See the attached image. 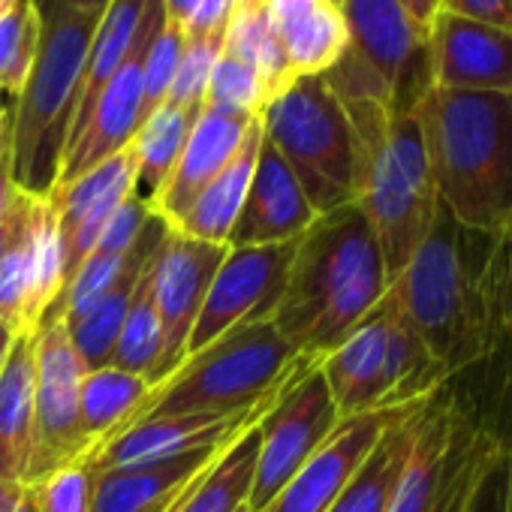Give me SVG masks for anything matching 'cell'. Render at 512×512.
I'll return each instance as SVG.
<instances>
[{
    "mask_svg": "<svg viewBox=\"0 0 512 512\" xmlns=\"http://www.w3.org/2000/svg\"><path fill=\"white\" fill-rule=\"evenodd\" d=\"M16 512H40V482L22 488V497L16 503Z\"/></svg>",
    "mask_w": 512,
    "mask_h": 512,
    "instance_id": "c3c4849f",
    "label": "cell"
},
{
    "mask_svg": "<svg viewBox=\"0 0 512 512\" xmlns=\"http://www.w3.org/2000/svg\"><path fill=\"white\" fill-rule=\"evenodd\" d=\"M136 154L124 148L91 172L58 184L49 196L58 208L61 253H64V287L97 250L109 217L136 193Z\"/></svg>",
    "mask_w": 512,
    "mask_h": 512,
    "instance_id": "ac0fdd59",
    "label": "cell"
},
{
    "mask_svg": "<svg viewBox=\"0 0 512 512\" xmlns=\"http://www.w3.org/2000/svg\"><path fill=\"white\" fill-rule=\"evenodd\" d=\"M232 434L211 440L205 446H196L190 452H181L175 458L97 473L94 494H91V512H166L172 506V500L190 485V479L232 440Z\"/></svg>",
    "mask_w": 512,
    "mask_h": 512,
    "instance_id": "7402d4cb",
    "label": "cell"
},
{
    "mask_svg": "<svg viewBox=\"0 0 512 512\" xmlns=\"http://www.w3.org/2000/svg\"><path fill=\"white\" fill-rule=\"evenodd\" d=\"M166 232H169V226L157 214H151L142 235H139V241L130 247L124 269H121L118 281L112 284V290L88 314H82L79 320H70V323L64 320L67 332H70V341H73V347L82 356L88 371L109 368V359H112V350H115L118 335L124 329L127 308H130L133 290L139 284V275L148 266L151 256L157 253V247L163 244Z\"/></svg>",
    "mask_w": 512,
    "mask_h": 512,
    "instance_id": "cb8c5ba5",
    "label": "cell"
},
{
    "mask_svg": "<svg viewBox=\"0 0 512 512\" xmlns=\"http://www.w3.org/2000/svg\"><path fill=\"white\" fill-rule=\"evenodd\" d=\"M305 362L314 359L299 356L281 338L272 320L238 326L205 350L187 356L163 383L151 386V392L133 410L121 431L169 416L244 413L272 398Z\"/></svg>",
    "mask_w": 512,
    "mask_h": 512,
    "instance_id": "52a82bcc",
    "label": "cell"
},
{
    "mask_svg": "<svg viewBox=\"0 0 512 512\" xmlns=\"http://www.w3.org/2000/svg\"><path fill=\"white\" fill-rule=\"evenodd\" d=\"M10 136H13V109L4 106V94H0V163L10 160Z\"/></svg>",
    "mask_w": 512,
    "mask_h": 512,
    "instance_id": "bcb514c9",
    "label": "cell"
},
{
    "mask_svg": "<svg viewBox=\"0 0 512 512\" xmlns=\"http://www.w3.org/2000/svg\"><path fill=\"white\" fill-rule=\"evenodd\" d=\"M320 374L341 419L419 404L449 383L389 293L365 323L320 362Z\"/></svg>",
    "mask_w": 512,
    "mask_h": 512,
    "instance_id": "9c48e42d",
    "label": "cell"
},
{
    "mask_svg": "<svg viewBox=\"0 0 512 512\" xmlns=\"http://www.w3.org/2000/svg\"><path fill=\"white\" fill-rule=\"evenodd\" d=\"M263 0H235V7H260Z\"/></svg>",
    "mask_w": 512,
    "mask_h": 512,
    "instance_id": "f5cc1de1",
    "label": "cell"
},
{
    "mask_svg": "<svg viewBox=\"0 0 512 512\" xmlns=\"http://www.w3.org/2000/svg\"><path fill=\"white\" fill-rule=\"evenodd\" d=\"M25 211H28V196L19 193L16 202H13V208H10L4 217H0V263H4V256H7L10 244L16 241V235H19V229H22Z\"/></svg>",
    "mask_w": 512,
    "mask_h": 512,
    "instance_id": "b9f144b4",
    "label": "cell"
},
{
    "mask_svg": "<svg viewBox=\"0 0 512 512\" xmlns=\"http://www.w3.org/2000/svg\"><path fill=\"white\" fill-rule=\"evenodd\" d=\"M226 244L196 241L178 232H166L157 256H154V302L160 317V353L148 386L163 383L184 359L193 323L202 311L205 293L226 256Z\"/></svg>",
    "mask_w": 512,
    "mask_h": 512,
    "instance_id": "5bb4252c",
    "label": "cell"
},
{
    "mask_svg": "<svg viewBox=\"0 0 512 512\" xmlns=\"http://www.w3.org/2000/svg\"><path fill=\"white\" fill-rule=\"evenodd\" d=\"M296 241L269 247H229L193 323L187 356L205 350L226 332L272 320L290 275Z\"/></svg>",
    "mask_w": 512,
    "mask_h": 512,
    "instance_id": "4fadbf2b",
    "label": "cell"
},
{
    "mask_svg": "<svg viewBox=\"0 0 512 512\" xmlns=\"http://www.w3.org/2000/svg\"><path fill=\"white\" fill-rule=\"evenodd\" d=\"M160 4H163V13H166V19L184 31V25L193 19V13L199 10L202 0H160Z\"/></svg>",
    "mask_w": 512,
    "mask_h": 512,
    "instance_id": "7bdbcfd3",
    "label": "cell"
},
{
    "mask_svg": "<svg viewBox=\"0 0 512 512\" xmlns=\"http://www.w3.org/2000/svg\"><path fill=\"white\" fill-rule=\"evenodd\" d=\"M148 4H151V0H109L106 13L97 22L91 49H88V61H85V73H82V85H79V103H76L70 136L85 124V118L97 106L103 88L118 73V67L127 61V55H130V49H133V43L139 37Z\"/></svg>",
    "mask_w": 512,
    "mask_h": 512,
    "instance_id": "f1b7e54d",
    "label": "cell"
},
{
    "mask_svg": "<svg viewBox=\"0 0 512 512\" xmlns=\"http://www.w3.org/2000/svg\"><path fill=\"white\" fill-rule=\"evenodd\" d=\"M256 118L202 109L169 181L163 184L157 199L148 205L151 214H157L166 226H172L193 205V199L205 190V184L235 157L238 145L244 142Z\"/></svg>",
    "mask_w": 512,
    "mask_h": 512,
    "instance_id": "44dd1931",
    "label": "cell"
},
{
    "mask_svg": "<svg viewBox=\"0 0 512 512\" xmlns=\"http://www.w3.org/2000/svg\"><path fill=\"white\" fill-rule=\"evenodd\" d=\"M199 112H190V109H178L172 103H163L160 109H154L142 127L136 130L130 148L136 154V169H139V178H136V196H142L148 205L157 199V193L163 190V184L169 181L184 145H187V136L196 124Z\"/></svg>",
    "mask_w": 512,
    "mask_h": 512,
    "instance_id": "4dcf8cb0",
    "label": "cell"
},
{
    "mask_svg": "<svg viewBox=\"0 0 512 512\" xmlns=\"http://www.w3.org/2000/svg\"><path fill=\"white\" fill-rule=\"evenodd\" d=\"M398 4H401L422 28H431V22H434L437 13H440V0H398Z\"/></svg>",
    "mask_w": 512,
    "mask_h": 512,
    "instance_id": "ee69618b",
    "label": "cell"
},
{
    "mask_svg": "<svg viewBox=\"0 0 512 512\" xmlns=\"http://www.w3.org/2000/svg\"><path fill=\"white\" fill-rule=\"evenodd\" d=\"M163 22H166L163 4L160 0H151L127 61L109 79V85L103 88V94H100L97 106L91 109V115L85 118V124L70 136V142L64 148L58 184H67V181L91 172L94 166L106 163L109 157L121 154L124 148H130L136 130L142 127V61H145V52Z\"/></svg>",
    "mask_w": 512,
    "mask_h": 512,
    "instance_id": "9a60e30c",
    "label": "cell"
},
{
    "mask_svg": "<svg viewBox=\"0 0 512 512\" xmlns=\"http://www.w3.org/2000/svg\"><path fill=\"white\" fill-rule=\"evenodd\" d=\"M350 46L323 73L341 103H377L413 112L428 82V28L398 0H341Z\"/></svg>",
    "mask_w": 512,
    "mask_h": 512,
    "instance_id": "30bf717a",
    "label": "cell"
},
{
    "mask_svg": "<svg viewBox=\"0 0 512 512\" xmlns=\"http://www.w3.org/2000/svg\"><path fill=\"white\" fill-rule=\"evenodd\" d=\"M386 293L389 272L380 244L353 202L317 214L296 241L272 323L299 356L323 362L365 323Z\"/></svg>",
    "mask_w": 512,
    "mask_h": 512,
    "instance_id": "7a4b0ae2",
    "label": "cell"
},
{
    "mask_svg": "<svg viewBox=\"0 0 512 512\" xmlns=\"http://www.w3.org/2000/svg\"><path fill=\"white\" fill-rule=\"evenodd\" d=\"M509 332H512V244H509Z\"/></svg>",
    "mask_w": 512,
    "mask_h": 512,
    "instance_id": "816d5d0a",
    "label": "cell"
},
{
    "mask_svg": "<svg viewBox=\"0 0 512 512\" xmlns=\"http://www.w3.org/2000/svg\"><path fill=\"white\" fill-rule=\"evenodd\" d=\"M440 13L482 25L512 28V0H440Z\"/></svg>",
    "mask_w": 512,
    "mask_h": 512,
    "instance_id": "60d3db41",
    "label": "cell"
},
{
    "mask_svg": "<svg viewBox=\"0 0 512 512\" xmlns=\"http://www.w3.org/2000/svg\"><path fill=\"white\" fill-rule=\"evenodd\" d=\"M148 392V380L127 371L100 368L85 374L79 389V431L91 458L124 428V422L133 416Z\"/></svg>",
    "mask_w": 512,
    "mask_h": 512,
    "instance_id": "f546056e",
    "label": "cell"
},
{
    "mask_svg": "<svg viewBox=\"0 0 512 512\" xmlns=\"http://www.w3.org/2000/svg\"><path fill=\"white\" fill-rule=\"evenodd\" d=\"M34 7L40 13V49L13 106L10 175L19 193L40 199L58 184L100 19L79 13L73 0H34Z\"/></svg>",
    "mask_w": 512,
    "mask_h": 512,
    "instance_id": "8992f818",
    "label": "cell"
},
{
    "mask_svg": "<svg viewBox=\"0 0 512 512\" xmlns=\"http://www.w3.org/2000/svg\"><path fill=\"white\" fill-rule=\"evenodd\" d=\"M16 196H19V190H16L13 175H10V160H4V163H0V217L13 208Z\"/></svg>",
    "mask_w": 512,
    "mask_h": 512,
    "instance_id": "f6af8a7d",
    "label": "cell"
},
{
    "mask_svg": "<svg viewBox=\"0 0 512 512\" xmlns=\"http://www.w3.org/2000/svg\"><path fill=\"white\" fill-rule=\"evenodd\" d=\"M223 52L244 61L250 70H256V76L263 79V85L269 91V100L275 94H281L296 79L293 67L287 61V52H284L263 4L260 7H232V16L223 31Z\"/></svg>",
    "mask_w": 512,
    "mask_h": 512,
    "instance_id": "1f68e13d",
    "label": "cell"
},
{
    "mask_svg": "<svg viewBox=\"0 0 512 512\" xmlns=\"http://www.w3.org/2000/svg\"><path fill=\"white\" fill-rule=\"evenodd\" d=\"M293 76L329 73L350 46L338 0H263Z\"/></svg>",
    "mask_w": 512,
    "mask_h": 512,
    "instance_id": "603a6c76",
    "label": "cell"
},
{
    "mask_svg": "<svg viewBox=\"0 0 512 512\" xmlns=\"http://www.w3.org/2000/svg\"><path fill=\"white\" fill-rule=\"evenodd\" d=\"M154 256H151L148 266L139 275V284H136L133 299H130V308H127L124 329H121L118 344H115L112 359H109V368L127 371V374H136V377H145V380L151 377L154 362H157V353H160V317H157L154 281H151Z\"/></svg>",
    "mask_w": 512,
    "mask_h": 512,
    "instance_id": "d6a6232c",
    "label": "cell"
},
{
    "mask_svg": "<svg viewBox=\"0 0 512 512\" xmlns=\"http://www.w3.org/2000/svg\"><path fill=\"white\" fill-rule=\"evenodd\" d=\"M148 217H151L148 202H145L142 196L133 193V196L109 217V223H106V229H103L100 244H97L94 253H106V256H124V253H130V247L139 241V235H142Z\"/></svg>",
    "mask_w": 512,
    "mask_h": 512,
    "instance_id": "ab89813d",
    "label": "cell"
},
{
    "mask_svg": "<svg viewBox=\"0 0 512 512\" xmlns=\"http://www.w3.org/2000/svg\"><path fill=\"white\" fill-rule=\"evenodd\" d=\"M500 467L494 407L479 380L461 374L425 404L389 512H473Z\"/></svg>",
    "mask_w": 512,
    "mask_h": 512,
    "instance_id": "277c9868",
    "label": "cell"
},
{
    "mask_svg": "<svg viewBox=\"0 0 512 512\" xmlns=\"http://www.w3.org/2000/svg\"><path fill=\"white\" fill-rule=\"evenodd\" d=\"M263 419V416H260ZM260 419L247 422L190 479L166 512H238L247 506L260 458Z\"/></svg>",
    "mask_w": 512,
    "mask_h": 512,
    "instance_id": "484cf974",
    "label": "cell"
},
{
    "mask_svg": "<svg viewBox=\"0 0 512 512\" xmlns=\"http://www.w3.org/2000/svg\"><path fill=\"white\" fill-rule=\"evenodd\" d=\"M428 401L407 407L383 431V437L377 440V446L362 461V467L347 482V488L341 491V497L335 500V506L329 512H389L392 497L398 491V482L404 476V467H407L416 431H419L422 410H425Z\"/></svg>",
    "mask_w": 512,
    "mask_h": 512,
    "instance_id": "83f0119b",
    "label": "cell"
},
{
    "mask_svg": "<svg viewBox=\"0 0 512 512\" xmlns=\"http://www.w3.org/2000/svg\"><path fill=\"white\" fill-rule=\"evenodd\" d=\"M40 49V13L34 0H13L0 10V94L19 97Z\"/></svg>",
    "mask_w": 512,
    "mask_h": 512,
    "instance_id": "836d02e7",
    "label": "cell"
},
{
    "mask_svg": "<svg viewBox=\"0 0 512 512\" xmlns=\"http://www.w3.org/2000/svg\"><path fill=\"white\" fill-rule=\"evenodd\" d=\"M94 479L97 470L91 458L55 470L40 482V512H91Z\"/></svg>",
    "mask_w": 512,
    "mask_h": 512,
    "instance_id": "f35d334b",
    "label": "cell"
},
{
    "mask_svg": "<svg viewBox=\"0 0 512 512\" xmlns=\"http://www.w3.org/2000/svg\"><path fill=\"white\" fill-rule=\"evenodd\" d=\"M407 407L371 410L341 419V425L329 434V440L302 464V470L281 488V494L263 512H329L341 497V491L347 488V482L362 467V461L371 455L383 431Z\"/></svg>",
    "mask_w": 512,
    "mask_h": 512,
    "instance_id": "e0dca14e",
    "label": "cell"
},
{
    "mask_svg": "<svg viewBox=\"0 0 512 512\" xmlns=\"http://www.w3.org/2000/svg\"><path fill=\"white\" fill-rule=\"evenodd\" d=\"M275 395L266 398L263 404L244 410V413H235V416L190 413V416H169V419H151V422L130 425L127 431H121L118 437H112L106 446H100L94 452V458H91L94 470L106 473V470L139 467V464L175 458L181 452H190V449L205 446L211 440H220V437L232 434L235 428H241L244 422L263 416L269 410V404L275 401Z\"/></svg>",
    "mask_w": 512,
    "mask_h": 512,
    "instance_id": "ffe728a7",
    "label": "cell"
},
{
    "mask_svg": "<svg viewBox=\"0 0 512 512\" xmlns=\"http://www.w3.org/2000/svg\"><path fill=\"white\" fill-rule=\"evenodd\" d=\"M10 4H13V0H0V10H7Z\"/></svg>",
    "mask_w": 512,
    "mask_h": 512,
    "instance_id": "db71d44e",
    "label": "cell"
},
{
    "mask_svg": "<svg viewBox=\"0 0 512 512\" xmlns=\"http://www.w3.org/2000/svg\"><path fill=\"white\" fill-rule=\"evenodd\" d=\"M509 244L461 226L443 208L389 296L449 380L512 347Z\"/></svg>",
    "mask_w": 512,
    "mask_h": 512,
    "instance_id": "6da1fadb",
    "label": "cell"
},
{
    "mask_svg": "<svg viewBox=\"0 0 512 512\" xmlns=\"http://www.w3.org/2000/svg\"><path fill=\"white\" fill-rule=\"evenodd\" d=\"M263 139L281 154L317 214L356 202L359 139L323 76H299L263 112Z\"/></svg>",
    "mask_w": 512,
    "mask_h": 512,
    "instance_id": "ba28073f",
    "label": "cell"
},
{
    "mask_svg": "<svg viewBox=\"0 0 512 512\" xmlns=\"http://www.w3.org/2000/svg\"><path fill=\"white\" fill-rule=\"evenodd\" d=\"M238 512H250V509H247V506H244V509H238Z\"/></svg>",
    "mask_w": 512,
    "mask_h": 512,
    "instance_id": "11a10c76",
    "label": "cell"
},
{
    "mask_svg": "<svg viewBox=\"0 0 512 512\" xmlns=\"http://www.w3.org/2000/svg\"><path fill=\"white\" fill-rule=\"evenodd\" d=\"M266 100H269V91H266L263 79L256 76V70H250L244 61H238L220 49V55L211 67V76H208L202 109L256 118L263 112Z\"/></svg>",
    "mask_w": 512,
    "mask_h": 512,
    "instance_id": "e575fe53",
    "label": "cell"
},
{
    "mask_svg": "<svg viewBox=\"0 0 512 512\" xmlns=\"http://www.w3.org/2000/svg\"><path fill=\"white\" fill-rule=\"evenodd\" d=\"M440 208L512 238V94L428 88L413 106Z\"/></svg>",
    "mask_w": 512,
    "mask_h": 512,
    "instance_id": "3957f363",
    "label": "cell"
},
{
    "mask_svg": "<svg viewBox=\"0 0 512 512\" xmlns=\"http://www.w3.org/2000/svg\"><path fill=\"white\" fill-rule=\"evenodd\" d=\"M359 139L356 205L362 208L389 272V284L428 238L440 199L413 112L344 103Z\"/></svg>",
    "mask_w": 512,
    "mask_h": 512,
    "instance_id": "5b68a950",
    "label": "cell"
},
{
    "mask_svg": "<svg viewBox=\"0 0 512 512\" xmlns=\"http://www.w3.org/2000/svg\"><path fill=\"white\" fill-rule=\"evenodd\" d=\"M184 52V31L169 19L154 34L142 61V121L169 100V88Z\"/></svg>",
    "mask_w": 512,
    "mask_h": 512,
    "instance_id": "8d00e7d4",
    "label": "cell"
},
{
    "mask_svg": "<svg viewBox=\"0 0 512 512\" xmlns=\"http://www.w3.org/2000/svg\"><path fill=\"white\" fill-rule=\"evenodd\" d=\"M428 82L443 91L512 94V28L437 13L428 28Z\"/></svg>",
    "mask_w": 512,
    "mask_h": 512,
    "instance_id": "2e32d148",
    "label": "cell"
},
{
    "mask_svg": "<svg viewBox=\"0 0 512 512\" xmlns=\"http://www.w3.org/2000/svg\"><path fill=\"white\" fill-rule=\"evenodd\" d=\"M479 380L485 398L494 407V419L503 440V494H500V512H512V347L491 359L488 365L467 371Z\"/></svg>",
    "mask_w": 512,
    "mask_h": 512,
    "instance_id": "d590c367",
    "label": "cell"
},
{
    "mask_svg": "<svg viewBox=\"0 0 512 512\" xmlns=\"http://www.w3.org/2000/svg\"><path fill=\"white\" fill-rule=\"evenodd\" d=\"M220 49H223V37H208V40H187L184 37V52H181V61H178L166 103H172L178 109L202 112L208 76H211V67H214Z\"/></svg>",
    "mask_w": 512,
    "mask_h": 512,
    "instance_id": "74e56055",
    "label": "cell"
},
{
    "mask_svg": "<svg viewBox=\"0 0 512 512\" xmlns=\"http://www.w3.org/2000/svg\"><path fill=\"white\" fill-rule=\"evenodd\" d=\"M338 4H341V0H338Z\"/></svg>",
    "mask_w": 512,
    "mask_h": 512,
    "instance_id": "9f6ffc18",
    "label": "cell"
},
{
    "mask_svg": "<svg viewBox=\"0 0 512 512\" xmlns=\"http://www.w3.org/2000/svg\"><path fill=\"white\" fill-rule=\"evenodd\" d=\"M260 145H263V124H260V118H256L250 124L244 142L238 145L235 157L205 184V190L193 199V205L169 229L178 235L196 238V241L229 247V232L241 214Z\"/></svg>",
    "mask_w": 512,
    "mask_h": 512,
    "instance_id": "d4e9b609",
    "label": "cell"
},
{
    "mask_svg": "<svg viewBox=\"0 0 512 512\" xmlns=\"http://www.w3.org/2000/svg\"><path fill=\"white\" fill-rule=\"evenodd\" d=\"M338 425L341 416L320 374V362H305L260 419V458L247 509L263 512Z\"/></svg>",
    "mask_w": 512,
    "mask_h": 512,
    "instance_id": "8fae6325",
    "label": "cell"
},
{
    "mask_svg": "<svg viewBox=\"0 0 512 512\" xmlns=\"http://www.w3.org/2000/svg\"><path fill=\"white\" fill-rule=\"evenodd\" d=\"M34 449V332L13 341L0 371V482L25 485Z\"/></svg>",
    "mask_w": 512,
    "mask_h": 512,
    "instance_id": "4316f807",
    "label": "cell"
},
{
    "mask_svg": "<svg viewBox=\"0 0 512 512\" xmlns=\"http://www.w3.org/2000/svg\"><path fill=\"white\" fill-rule=\"evenodd\" d=\"M317 220L302 184L263 139L241 214L229 232V247H269L299 241Z\"/></svg>",
    "mask_w": 512,
    "mask_h": 512,
    "instance_id": "d6986e66",
    "label": "cell"
},
{
    "mask_svg": "<svg viewBox=\"0 0 512 512\" xmlns=\"http://www.w3.org/2000/svg\"><path fill=\"white\" fill-rule=\"evenodd\" d=\"M22 488H25V485L0 482V512H16V503H19V497H22Z\"/></svg>",
    "mask_w": 512,
    "mask_h": 512,
    "instance_id": "7dc6e473",
    "label": "cell"
},
{
    "mask_svg": "<svg viewBox=\"0 0 512 512\" xmlns=\"http://www.w3.org/2000/svg\"><path fill=\"white\" fill-rule=\"evenodd\" d=\"M16 338H19V335H16L13 329H7L4 323H0V371H4V362H7V356H10Z\"/></svg>",
    "mask_w": 512,
    "mask_h": 512,
    "instance_id": "f907efd6",
    "label": "cell"
},
{
    "mask_svg": "<svg viewBox=\"0 0 512 512\" xmlns=\"http://www.w3.org/2000/svg\"><path fill=\"white\" fill-rule=\"evenodd\" d=\"M73 7L79 10V13H85V16H103L106 13V7H109V0H73Z\"/></svg>",
    "mask_w": 512,
    "mask_h": 512,
    "instance_id": "681fc988",
    "label": "cell"
},
{
    "mask_svg": "<svg viewBox=\"0 0 512 512\" xmlns=\"http://www.w3.org/2000/svg\"><path fill=\"white\" fill-rule=\"evenodd\" d=\"M88 368L76 353L67 323L43 320L34 329V449L25 485L91 458L79 431V389Z\"/></svg>",
    "mask_w": 512,
    "mask_h": 512,
    "instance_id": "7c38bea8",
    "label": "cell"
}]
</instances>
